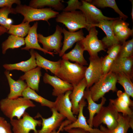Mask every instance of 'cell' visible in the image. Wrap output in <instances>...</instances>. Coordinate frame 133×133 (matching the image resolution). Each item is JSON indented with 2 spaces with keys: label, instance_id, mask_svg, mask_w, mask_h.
<instances>
[{
  "label": "cell",
  "instance_id": "d4e9b609",
  "mask_svg": "<svg viewBox=\"0 0 133 133\" xmlns=\"http://www.w3.org/2000/svg\"><path fill=\"white\" fill-rule=\"evenodd\" d=\"M41 68L37 66L25 73L19 79L25 80L27 86L31 89L39 91V84L42 76Z\"/></svg>",
  "mask_w": 133,
  "mask_h": 133
},
{
  "label": "cell",
  "instance_id": "8fae6325",
  "mask_svg": "<svg viewBox=\"0 0 133 133\" xmlns=\"http://www.w3.org/2000/svg\"><path fill=\"white\" fill-rule=\"evenodd\" d=\"M102 59V57L100 58L98 56L89 58V64L85 73L87 84L86 88H89L104 75L101 67Z\"/></svg>",
  "mask_w": 133,
  "mask_h": 133
},
{
  "label": "cell",
  "instance_id": "277c9868",
  "mask_svg": "<svg viewBox=\"0 0 133 133\" xmlns=\"http://www.w3.org/2000/svg\"><path fill=\"white\" fill-rule=\"evenodd\" d=\"M117 74L111 71L104 75L98 82L89 88L93 100L95 102L98 101L110 91L117 92Z\"/></svg>",
  "mask_w": 133,
  "mask_h": 133
},
{
  "label": "cell",
  "instance_id": "4dcf8cb0",
  "mask_svg": "<svg viewBox=\"0 0 133 133\" xmlns=\"http://www.w3.org/2000/svg\"><path fill=\"white\" fill-rule=\"evenodd\" d=\"M25 44L23 38L11 35L1 44L2 53L5 54L9 49L18 48Z\"/></svg>",
  "mask_w": 133,
  "mask_h": 133
},
{
  "label": "cell",
  "instance_id": "c3c4849f",
  "mask_svg": "<svg viewBox=\"0 0 133 133\" xmlns=\"http://www.w3.org/2000/svg\"><path fill=\"white\" fill-rule=\"evenodd\" d=\"M130 1L131 2L132 4V10L131 12V16L132 18L133 21V0H130Z\"/></svg>",
  "mask_w": 133,
  "mask_h": 133
},
{
  "label": "cell",
  "instance_id": "74e56055",
  "mask_svg": "<svg viewBox=\"0 0 133 133\" xmlns=\"http://www.w3.org/2000/svg\"><path fill=\"white\" fill-rule=\"evenodd\" d=\"M133 33V29L129 27L115 34V37L120 44H122L130 36H132Z\"/></svg>",
  "mask_w": 133,
  "mask_h": 133
},
{
  "label": "cell",
  "instance_id": "1f68e13d",
  "mask_svg": "<svg viewBox=\"0 0 133 133\" xmlns=\"http://www.w3.org/2000/svg\"><path fill=\"white\" fill-rule=\"evenodd\" d=\"M29 23L22 22L18 25L11 24L7 33L11 35L23 38L28 34L31 27Z\"/></svg>",
  "mask_w": 133,
  "mask_h": 133
},
{
  "label": "cell",
  "instance_id": "4fadbf2b",
  "mask_svg": "<svg viewBox=\"0 0 133 133\" xmlns=\"http://www.w3.org/2000/svg\"><path fill=\"white\" fill-rule=\"evenodd\" d=\"M71 92V91H68L58 96L54 102V108L59 113L72 123L75 121L77 118L72 112V105L69 97Z\"/></svg>",
  "mask_w": 133,
  "mask_h": 133
},
{
  "label": "cell",
  "instance_id": "9c48e42d",
  "mask_svg": "<svg viewBox=\"0 0 133 133\" xmlns=\"http://www.w3.org/2000/svg\"><path fill=\"white\" fill-rule=\"evenodd\" d=\"M22 117L19 119L10 120L13 133H29L31 130L33 131L34 133H37L36 127L41 125L42 120L35 119L26 112Z\"/></svg>",
  "mask_w": 133,
  "mask_h": 133
},
{
  "label": "cell",
  "instance_id": "7402d4cb",
  "mask_svg": "<svg viewBox=\"0 0 133 133\" xmlns=\"http://www.w3.org/2000/svg\"><path fill=\"white\" fill-rule=\"evenodd\" d=\"M4 74L8 80L10 89L7 98L9 99H14L22 96L23 92L28 87L26 83L19 79L17 81L13 79L8 71H5Z\"/></svg>",
  "mask_w": 133,
  "mask_h": 133
},
{
  "label": "cell",
  "instance_id": "f35d334b",
  "mask_svg": "<svg viewBox=\"0 0 133 133\" xmlns=\"http://www.w3.org/2000/svg\"><path fill=\"white\" fill-rule=\"evenodd\" d=\"M66 3L67 5L64 9L63 12H71L76 11L78 9L79 10L82 4L81 1L78 0H69Z\"/></svg>",
  "mask_w": 133,
  "mask_h": 133
},
{
  "label": "cell",
  "instance_id": "6da1fadb",
  "mask_svg": "<svg viewBox=\"0 0 133 133\" xmlns=\"http://www.w3.org/2000/svg\"><path fill=\"white\" fill-rule=\"evenodd\" d=\"M35 105L30 100L23 97L14 99L7 98L0 101V108L4 114L10 120L16 117L17 119L21 118L29 107H33Z\"/></svg>",
  "mask_w": 133,
  "mask_h": 133
},
{
  "label": "cell",
  "instance_id": "bcb514c9",
  "mask_svg": "<svg viewBox=\"0 0 133 133\" xmlns=\"http://www.w3.org/2000/svg\"><path fill=\"white\" fill-rule=\"evenodd\" d=\"M70 123L71 122L67 119L63 121L57 131H56V130H54L51 133H59L60 131H62L63 128L64 127L70 124Z\"/></svg>",
  "mask_w": 133,
  "mask_h": 133
},
{
  "label": "cell",
  "instance_id": "7c38bea8",
  "mask_svg": "<svg viewBox=\"0 0 133 133\" xmlns=\"http://www.w3.org/2000/svg\"><path fill=\"white\" fill-rule=\"evenodd\" d=\"M51 116L47 118L43 117L38 113L35 118H40L42 121V127L37 130V133H51L59 127L66 117L59 113L54 108L50 109Z\"/></svg>",
  "mask_w": 133,
  "mask_h": 133
},
{
  "label": "cell",
  "instance_id": "f1b7e54d",
  "mask_svg": "<svg viewBox=\"0 0 133 133\" xmlns=\"http://www.w3.org/2000/svg\"><path fill=\"white\" fill-rule=\"evenodd\" d=\"M62 1L60 0H32L30 1L29 6L36 8L47 6L57 11H63L64 6Z\"/></svg>",
  "mask_w": 133,
  "mask_h": 133
},
{
  "label": "cell",
  "instance_id": "ee69618b",
  "mask_svg": "<svg viewBox=\"0 0 133 133\" xmlns=\"http://www.w3.org/2000/svg\"><path fill=\"white\" fill-rule=\"evenodd\" d=\"M14 3L20 5L21 1L19 0H0V8L6 7L12 8V5Z\"/></svg>",
  "mask_w": 133,
  "mask_h": 133
},
{
  "label": "cell",
  "instance_id": "cb8c5ba5",
  "mask_svg": "<svg viewBox=\"0 0 133 133\" xmlns=\"http://www.w3.org/2000/svg\"><path fill=\"white\" fill-rule=\"evenodd\" d=\"M83 98L87 100L88 104V109L89 113V116L87 122L91 127L93 128L92 121L94 115L98 113L105 104L106 100L103 97L101 98L100 103H96L92 99L89 89L87 88H86L84 91Z\"/></svg>",
  "mask_w": 133,
  "mask_h": 133
},
{
  "label": "cell",
  "instance_id": "7bdbcfd3",
  "mask_svg": "<svg viewBox=\"0 0 133 133\" xmlns=\"http://www.w3.org/2000/svg\"><path fill=\"white\" fill-rule=\"evenodd\" d=\"M117 98L120 99L127 103L130 107H132L133 106V101L130 98V96L125 92L119 90L117 91Z\"/></svg>",
  "mask_w": 133,
  "mask_h": 133
},
{
  "label": "cell",
  "instance_id": "d590c367",
  "mask_svg": "<svg viewBox=\"0 0 133 133\" xmlns=\"http://www.w3.org/2000/svg\"><path fill=\"white\" fill-rule=\"evenodd\" d=\"M133 39L126 41L121 45L118 57L124 58L133 56Z\"/></svg>",
  "mask_w": 133,
  "mask_h": 133
},
{
  "label": "cell",
  "instance_id": "7a4b0ae2",
  "mask_svg": "<svg viewBox=\"0 0 133 133\" xmlns=\"http://www.w3.org/2000/svg\"><path fill=\"white\" fill-rule=\"evenodd\" d=\"M87 67L77 63H72L68 60L61 59L56 76L73 86L85 78Z\"/></svg>",
  "mask_w": 133,
  "mask_h": 133
},
{
  "label": "cell",
  "instance_id": "ffe728a7",
  "mask_svg": "<svg viewBox=\"0 0 133 133\" xmlns=\"http://www.w3.org/2000/svg\"><path fill=\"white\" fill-rule=\"evenodd\" d=\"M62 33L64 36L63 45L59 54L62 57L68 50L71 48L76 43L82 40L85 37L82 29L74 32H71L63 29Z\"/></svg>",
  "mask_w": 133,
  "mask_h": 133
},
{
  "label": "cell",
  "instance_id": "44dd1931",
  "mask_svg": "<svg viewBox=\"0 0 133 133\" xmlns=\"http://www.w3.org/2000/svg\"><path fill=\"white\" fill-rule=\"evenodd\" d=\"M113 20H102L97 24L91 25L92 27H96L100 28L105 33L106 36L101 40L106 48H108L115 44H120L116 39L112 29Z\"/></svg>",
  "mask_w": 133,
  "mask_h": 133
},
{
  "label": "cell",
  "instance_id": "603a6c76",
  "mask_svg": "<svg viewBox=\"0 0 133 133\" xmlns=\"http://www.w3.org/2000/svg\"><path fill=\"white\" fill-rule=\"evenodd\" d=\"M35 52L33 49H31L30 51L31 57L26 61L15 64H4L3 65V67L6 70L8 71L17 70L25 73L27 72L36 67L37 66Z\"/></svg>",
  "mask_w": 133,
  "mask_h": 133
},
{
  "label": "cell",
  "instance_id": "4316f807",
  "mask_svg": "<svg viewBox=\"0 0 133 133\" xmlns=\"http://www.w3.org/2000/svg\"><path fill=\"white\" fill-rule=\"evenodd\" d=\"M35 54L37 66L44 69L46 71L49 70L56 76L60 67L61 59L53 61L43 57L37 51H35Z\"/></svg>",
  "mask_w": 133,
  "mask_h": 133
},
{
  "label": "cell",
  "instance_id": "7dc6e473",
  "mask_svg": "<svg viewBox=\"0 0 133 133\" xmlns=\"http://www.w3.org/2000/svg\"><path fill=\"white\" fill-rule=\"evenodd\" d=\"M7 30L3 27L0 25V36L5 33H7Z\"/></svg>",
  "mask_w": 133,
  "mask_h": 133
},
{
  "label": "cell",
  "instance_id": "ac0fdd59",
  "mask_svg": "<svg viewBox=\"0 0 133 133\" xmlns=\"http://www.w3.org/2000/svg\"><path fill=\"white\" fill-rule=\"evenodd\" d=\"M38 26L37 22L34 23L30 28L27 36L24 39L26 46L22 48L21 50H29L30 49H35L43 52L46 54H48L54 56L55 53L48 51L43 49L38 43L37 29Z\"/></svg>",
  "mask_w": 133,
  "mask_h": 133
},
{
  "label": "cell",
  "instance_id": "f546056e",
  "mask_svg": "<svg viewBox=\"0 0 133 133\" xmlns=\"http://www.w3.org/2000/svg\"><path fill=\"white\" fill-rule=\"evenodd\" d=\"M85 1L92 3L97 7L100 8L109 7L112 8L119 15L120 17L124 20H126L128 18L127 15L120 10L115 0H86Z\"/></svg>",
  "mask_w": 133,
  "mask_h": 133
},
{
  "label": "cell",
  "instance_id": "ab89813d",
  "mask_svg": "<svg viewBox=\"0 0 133 133\" xmlns=\"http://www.w3.org/2000/svg\"><path fill=\"white\" fill-rule=\"evenodd\" d=\"M121 45L120 44H114L108 48L107 51V55L114 61L117 57Z\"/></svg>",
  "mask_w": 133,
  "mask_h": 133
},
{
  "label": "cell",
  "instance_id": "e0dca14e",
  "mask_svg": "<svg viewBox=\"0 0 133 133\" xmlns=\"http://www.w3.org/2000/svg\"><path fill=\"white\" fill-rule=\"evenodd\" d=\"M87 84L84 78L77 85L74 86L69 97L72 105V110L73 114H78L79 110V103L83 98L84 92Z\"/></svg>",
  "mask_w": 133,
  "mask_h": 133
},
{
  "label": "cell",
  "instance_id": "b9f144b4",
  "mask_svg": "<svg viewBox=\"0 0 133 133\" xmlns=\"http://www.w3.org/2000/svg\"><path fill=\"white\" fill-rule=\"evenodd\" d=\"M0 133H13L11 124L1 117H0Z\"/></svg>",
  "mask_w": 133,
  "mask_h": 133
},
{
  "label": "cell",
  "instance_id": "f6af8a7d",
  "mask_svg": "<svg viewBox=\"0 0 133 133\" xmlns=\"http://www.w3.org/2000/svg\"><path fill=\"white\" fill-rule=\"evenodd\" d=\"M66 131L68 133H90L80 128H75L70 129Z\"/></svg>",
  "mask_w": 133,
  "mask_h": 133
},
{
  "label": "cell",
  "instance_id": "ba28073f",
  "mask_svg": "<svg viewBox=\"0 0 133 133\" xmlns=\"http://www.w3.org/2000/svg\"><path fill=\"white\" fill-rule=\"evenodd\" d=\"M62 28L57 25L55 32L52 35L45 37L41 34H38V42L42 44L45 50L49 52L54 51L56 54H59L62 45Z\"/></svg>",
  "mask_w": 133,
  "mask_h": 133
},
{
  "label": "cell",
  "instance_id": "30bf717a",
  "mask_svg": "<svg viewBox=\"0 0 133 133\" xmlns=\"http://www.w3.org/2000/svg\"><path fill=\"white\" fill-rule=\"evenodd\" d=\"M81 1L82 4L79 10L84 15L87 23L91 26L97 24L102 20H113L117 18L105 16L100 10L92 3L85 0Z\"/></svg>",
  "mask_w": 133,
  "mask_h": 133
},
{
  "label": "cell",
  "instance_id": "d6a6232c",
  "mask_svg": "<svg viewBox=\"0 0 133 133\" xmlns=\"http://www.w3.org/2000/svg\"><path fill=\"white\" fill-rule=\"evenodd\" d=\"M117 74V82L124 88L125 92L130 97L133 98V83L131 80L124 72Z\"/></svg>",
  "mask_w": 133,
  "mask_h": 133
},
{
  "label": "cell",
  "instance_id": "52a82bcc",
  "mask_svg": "<svg viewBox=\"0 0 133 133\" xmlns=\"http://www.w3.org/2000/svg\"><path fill=\"white\" fill-rule=\"evenodd\" d=\"M89 33L80 42L84 51L88 52L90 57L98 55V53L101 51H106V48L97 35L98 32L95 27H92L88 31Z\"/></svg>",
  "mask_w": 133,
  "mask_h": 133
},
{
  "label": "cell",
  "instance_id": "60d3db41",
  "mask_svg": "<svg viewBox=\"0 0 133 133\" xmlns=\"http://www.w3.org/2000/svg\"><path fill=\"white\" fill-rule=\"evenodd\" d=\"M114 61L107 55L104 57H102L101 67L104 75L107 74L109 72Z\"/></svg>",
  "mask_w": 133,
  "mask_h": 133
},
{
  "label": "cell",
  "instance_id": "5b68a950",
  "mask_svg": "<svg viewBox=\"0 0 133 133\" xmlns=\"http://www.w3.org/2000/svg\"><path fill=\"white\" fill-rule=\"evenodd\" d=\"M56 21L62 23L68 31L74 32L85 28L88 31L92 27L88 24L84 15L81 11L65 12H62L57 15Z\"/></svg>",
  "mask_w": 133,
  "mask_h": 133
},
{
  "label": "cell",
  "instance_id": "3957f363",
  "mask_svg": "<svg viewBox=\"0 0 133 133\" xmlns=\"http://www.w3.org/2000/svg\"><path fill=\"white\" fill-rule=\"evenodd\" d=\"M15 9L17 14L23 16L22 22L41 20L46 21L49 24L48 20L56 17L59 14L51 8H36L26 5H17Z\"/></svg>",
  "mask_w": 133,
  "mask_h": 133
},
{
  "label": "cell",
  "instance_id": "83f0119b",
  "mask_svg": "<svg viewBox=\"0 0 133 133\" xmlns=\"http://www.w3.org/2000/svg\"><path fill=\"white\" fill-rule=\"evenodd\" d=\"M22 96L26 99L32 100L40 104L42 106L47 107L50 109L55 107V103L49 100L38 95L35 90L27 87L22 93Z\"/></svg>",
  "mask_w": 133,
  "mask_h": 133
},
{
  "label": "cell",
  "instance_id": "9a60e30c",
  "mask_svg": "<svg viewBox=\"0 0 133 133\" xmlns=\"http://www.w3.org/2000/svg\"><path fill=\"white\" fill-rule=\"evenodd\" d=\"M44 82L51 85L53 88L52 93L53 96L57 97L68 91H72L73 87L71 84L63 80L58 77L51 76L47 73L43 77Z\"/></svg>",
  "mask_w": 133,
  "mask_h": 133
},
{
  "label": "cell",
  "instance_id": "8d00e7d4",
  "mask_svg": "<svg viewBox=\"0 0 133 133\" xmlns=\"http://www.w3.org/2000/svg\"><path fill=\"white\" fill-rule=\"evenodd\" d=\"M129 24L120 17L113 20L112 26L114 34L128 27Z\"/></svg>",
  "mask_w": 133,
  "mask_h": 133
},
{
  "label": "cell",
  "instance_id": "8992f818",
  "mask_svg": "<svg viewBox=\"0 0 133 133\" xmlns=\"http://www.w3.org/2000/svg\"><path fill=\"white\" fill-rule=\"evenodd\" d=\"M119 113L110 101L108 105L103 106L96 115L93 117L92 125L95 128L103 123L110 130L114 129L117 126Z\"/></svg>",
  "mask_w": 133,
  "mask_h": 133
},
{
  "label": "cell",
  "instance_id": "e575fe53",
  "mask_svg": "<svg viewBox=\"0 0 133 133\" xmlns=\"http://www.w3.org/2000/svg\"><path fill=\"white\" fill-rule=\"evenodd\" d=\"M111 101L118 111L121 113L125 116L133 115V112L128 104L120 98L115 99H110Z\"/></svg>",
  "mask_w": 133,
  "mask_h": 133
},
{
  "label": "cell",
  "instance_id": "484cf974",
  "mask_svg": "<svg viewBox=\"0 0 133 133\" xmlns=\"http://www.w3.org/2000/svg\"><path fill=\"white\" fill-rule=\"evenodd\" d=\"M84 50L80 41L76 43L74 48L70 51L65 53L62 56V59L75 62L84 66L88 65L83 53Z\"/></svg>",
  "mask_w": 133,
  "mask_h": 133
},
{
  "label": "cell",
  "instance_id": "836d02e7",
  "mask_svg": "<svg viewBox=\"0 0 133 133\" xmlns=\"http://www.w3.org/2000/svg\"><path fill=\"white\" fill-rule=\"evenodd\" d=\"M10 14H16L15 8L5 7L0 9V25L5 28L7 31L9 29L12 20L9 18Z\"/></svg>",
  "mask_w": 133,
  "mask_h": 133
},
{
  "label": "cell",
  "instance_id": "2e32d148",
  "mask_svg": "<svg viewBox=\"0 0 133 133\" xmlns=\"http://www.w3.org/2000/svg\"><path fill=\"white\" fill-rule=\"evenodd\" d=\"M133 56L119 58L114 60L110 71L116 74L123 72L133 81Z\"/></svg>",
  "mask_w": 133,
  "mask_h": 133
},
{
  "label": "cell",
  "instance_id": "d6986e66",
  "mask_svg": "<svg viewBox=\"0 0 133 133\" xmlns=\"http://www.w3.org/2000/svg\"><path fill=\"white\" fill-rule=\"evenodd\" d=\"M117 121V126L112 130L108 129L102 124L100 126V130L105 133H127L129 128L133 130V115L125 116L119 113Z\"/></svg>",
  "mask_w": 133,
  "mask_h": 133
},
{
  "label": "cell",
  "instance_id": "5bb4252c",
  "mask_svg": "<svg viewBox=\"0 0 133 133\" xmlns=\"http://www.w3.org/2000/svg\"><path fill=\"white\" fill-rule=\"evenodd\" d=\"M83 98L79 103V110L77 118L74 122L64 127L62 131L75 128L82 129L90 133H105L98 128H93L87 123L85 117L84 116L83 110L84 107L86 105V102Z\"/></svg>",
  "mask_w": 133,
  "mask_h": 133
}]
</instances>
